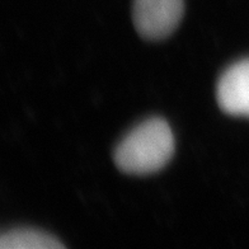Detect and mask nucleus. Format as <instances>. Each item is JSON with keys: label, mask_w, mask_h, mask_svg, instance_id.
I'll list each match as a JSON object with an SVG mask.
<instances>
[{"label": "nucleus", "mask_w": 249, "mask_h": 249, "mask_svg": "<svg viewBox=\"0 0 249 249\" xmlns=\"http://www.w3.org/2000/svg\"><path fill=\"white\" fill-rule=\"evenodd\" d=\"M183 12V0H134L132 19L141 37L157 41L177 28Z\"/></svg>", "instance_id": "2"}, {"label": "nucleus", "mask_w": 249, "mask_h": 249, "mask_svg": "<svg viewBox=\"0 0 249 249\" xmlns=\"http://www.w3.org/2000/svg\"><path fill=\"white\" fill-rule=\"evenodd\" d=\"M1 249H60L65 246L43 231L32 229L10 230L0 236Z\"/></svg>", "instance_id": "4"}, {"label": "nucleus", "mask_w": 249, "mask_h": 249, "mask_svg": "<svg viewBox=\"0 0 249 249\" xmlns=\"http://www.w3.org/2000/svg\"><path fill=\"white\" fill-rule=\"evenodd\" d=\"M174 136L161 118L141 122L128 132L115 150V163L124 173L144 176L160 171L172 159Z\"/></svg>", "instance_id": "1"}, {"label": "nucleus", "mask_w": 249, "mask_h": 249, "mask_svg": "<svg viewBox=\"0 0 249 249\" xmlns=\"http://www.w3.org/2000/svg\"><path fill=\"white\" fill-rule=\"evenodd\" d=\"M220 109L226 115L249 118V59L229 66L216 87Z\"/></svg>", "instance_id": "3"}]
</instances>
